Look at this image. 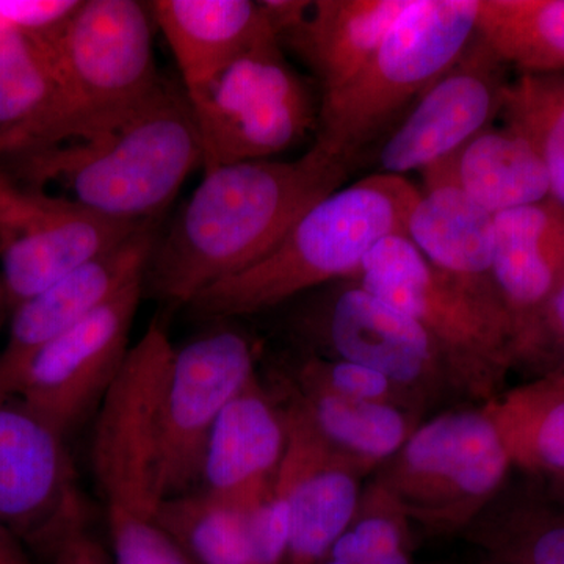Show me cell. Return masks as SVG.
<instances>
[{
    "instance_id": "obj_1",
    "label": "cell",
    "mask_w": 564,
    "mask_h": 564,
    "mask_svg": "<svg viewBox=\"0 0 564 564\" xmlns=\"http://www.w3.org/2000/svg\"><path fill=\"white\" fill-rule=\"evenodd\" d=\"M350 170L314 143L295 161L239 162L204 173L155 245L144 295L191 306L215 282L269 256L307 210L343 187Z\"/></svg>"
},
{
    "instance_id": "obj_2",
    "label": "cell",
    "mask_w": 564,
    "mask_h": 564,
    "mask_svg": "<svg viewBox=\"0 0 564 564\" xmlns=\"http://www.w3.org/2000/svg\"><path fill=\"white\" fill-rule=\"evenodd\" d=\"M28 185H61L70 199L124 221H154L203 169L187 93L163 79L150 98L106 128L11 155Z\"/></svg>"
},
{
    "instance_id": "obj_3",
    "label": "cell",
    "mask_w": 564,
    "mask_h": 564,
    "mask_svg": "<svg viewBox=\"0 0 564 564\" xmlns=\"http://www.w3.org/2000/svg\"><path fill=\"white\" fill-rule=\"evenodd\" d=\"M421 196L406 177L383 172L340 187L307 210L262 261L215 282L188 310L206 321H236L350 280L381 240L406 237L408 220Z\"/></svg>"
},
{
    "instance_id": "obj_4",
    "label": "cell",
    "mask_w": 564,
    "mask_h": 564,
    "mask_svg": "<svg viewBox=\"0 0 564 564\" xmlns=\"http://www.w3.org/2000/svg\"><path fill=\"white\" fill-rule=\"evenodd\" d=\"M352 280L429 333L456 391L485 403L503 392L514 369V332L494 282L436 269L404 236L381 240Z\"/></svg>"
},
{
    "instance_id": "obj_5",
    "label": "cell",
    "mask_w": 564,
    "mask_h": 564,
    "mask_svg": "<svg viewBox=\"0 0 564 564\" xmlns=\"http://www.w3.org/2000/svg\"><path fill=\"white\" fill-rule=\"evenodd\" d=\"M477 18L478 0H411L366 65L322 96L314 143L351 165L454 65Z\"/></svg>"
},
{
    "instance_id": "obj_6",
    "label": "cell",
    "mask_w": 564,
    "mask_h": 564,
    "mask_svg": "<svg viewBox=\"0 0 564 564\" xmlns=\"http://www.w3.org/2000/svg\"><path fill=\"white\" fill-rule=\"evenodd\" d=\"M151 20L148 7L135 0H80L69 20L47 35L62 98L32 150L106 128L161 87Z\"/></svg>"
},
{
    "instance_id": "obj_7",
    "label": "cell",
    "mask_w": 564,
    "mask_h": 564,
    "mask_svg": "<svg viewBox=\"0 0 564 564\" xmlns=\"http://www.w3.org/2000/svg\"><path fill=\"white\" fill-rule=\"evenodd\" d=\"M511 470L499 430L481 404L419 423L377 481L408 521L434 533H458L488 510Z\"/></svg>"
},
{
    "instance_id": "obj_8",
    "label": "cell",
    "mask_w": 564,
    "mask_h": 564,
    "mask_svg": "<svg viewBox=\"0 0 564 564\" xmlns=\"http://www.w3.org/2000/svg\"><path fill=\"white\" fill-rule=\"evenodd\" d=\"M188 101L202 137L204 173L273 159L317 129L318 107L276 36L262 41Z\"/></svg>"
},
{
    "instance_id": "obj_9",
    "label": "cell",
    "mask_w": 564,
    "mask_h": 564,
    "mask_svg": "<svg viewBox=\"0 0 564 564\" xmlns=\"http://www.w3.org/2000/svg\"><path fill=\"white\" fill-rule=\"evenodd\" d=\"M174 347L158 403L163 500L202 488L204 456L225 408L258 375V347L229 318Z\"/></svg>"
},
{
    "instance_id": "obj_10",
    "label": "cell",
    "mask_w": 564,
    "mask_h": 564,
    "mask_svg": "<svg viewBox=\"0 0 564 564\" xmlns=\"http://www.w3.org/2000/svg\"><path fill=\"white\" fill-rule=\"evenodd\" d=\"M318 289L292 300L288 326L299 352L369 367L413 400L452 388L436 344L410 315L355 281Z\"/></svg>"
},
{
    "instance_id": "obj_11",
    "label": "cell",
    "mask_w": 564,
    "mask_h": 564,
    "mask_svg": "<svg viewBox=\"0 0 564 564\" xmlns=\"http://www.w3.org/2000/svg\"><path fill=\"white\" fill-rule=\"evenodd\" d=\"M144 223L107 217L0 172V280L10 310L120 247Z\"/></svg>"
},
{
    "instance_id": "obj_12",
    "label": "cell",
    "mask_w": 564,
    "mask_h": 564,
    "mask_svg": "<svg viewBox=\"0 0 564 564\" xmlns=\"http://www.w3.org/2000/svg\"><path fill=\"white\" fill-rule=\"evenodd\" d=\"M66 434L14 393H0V525L46 556L87 524Z\"/></svg>"
},
{
    "instance_id": "obj_13",
    "label": "cell",
    "mask_w": 564,
    "mask_h": 564,
    "mask_svg": "<svg viewBox=\"0 0 564 564\" xmlns=\"http://www.w3.org/2000/svg\"><path fill=\"white\" fill-rule=\"evenodd\" d=\"M133 282L111 302L39 348L11 393L66 436L99 408L117 381L132 345L133 318L143 293Z\"/></svg>"
},
{
    "instance_id": "obj_14",
    "label": "cell",
    "mask_w": 564,
    "mask_h": 564,
    "mask_svg": "<svg viewBox=\"0 0 564 564\" xmlns=\"http://www.w3.org/2000/svg\"><path fill=\"white\" fill-rule=\"evenodd\" d=\"M507 68L475 33L454 65L414 102L381 147L380 172L429 169L458 151L502 111Z\"/></svg>"
},
{
    "instance_id": "obj_15",
    "label": "cell",
    "mask_w": 564,
    "mask_h": 564,
    "mask_svg": "<svg viewBox=\"0 0 564 564\" xmlns=\"http://www.w3.org/2000/svg\"><path fill=\"white\" fill-rule=\"evenodd\" d=\"M159 239L155 221L144 223L120 247L18 304L10 313L9 334L0 348V393H11L22 367L39 348L96 313L133 282L144 280Z\"/></svg>"
},
{
    "instance_id": "obj_16",
    "label": "cell",
    "mask_w": 564,
    "mask_h": 564,
    "mask_svg": "<svg viewBox=\"0 0 564 564\" xmlns=\"http://www.w3.org/2000/svg\"><path fill=\"white\" fill-rule=\"evenodd\" d=\"M91 473L102 500L113 564H193L162 525L158 452L150 434H104L91 444Z\"/></svg>"
},
{
    "instance_id": "obj_17",
    "label": "cell",
    "mask_w": 564,
    "mask_h": 564,
    "mask_svg": "<svg viewBox=\"0 0 564 564\" xmlns=\"http://www.w3.org/2000/svg\"><path fill=\"white\" fill-rule=\"evenodd\" d=\"M282 408L288 415L289 445L276 481L291 513L285 564H318L355 518L367 470L334 452Z\"/></svg>"
},
{
    "instance_id": "obj_18",
    "label": "cell",
    "mask_w": 564,
    "mask_h": 564,
    "mask_svg": "<svg viewBox=\"0 0 564 564\" xmlns=\"http://www.w3.org/2000/svg\"><path fill=\"white\" fill-rule=\"evenodd\" d=\"M288 445L284 408L256 375L215 423L202 489L240 510L251 507L273 488Z\"/></svg>"
},
{
    "instance_id": "obj_19",
    "label": "cell",
    "mask_w": 564,
    "mask_h": 564,
    "mask_svg": "<svg viewBox=\"0 0 564 564\" xmlns=\"http://www.w3.org/2000/svg\"><path fill=\"white\" fill-rule=\"evenodd\" d=\"M492 281L510 314L516 356L564 281V207L552 198L496 215Z\"/></svg>"
},
{
    "instance_id": "obj_20",
    "label": "cell",
    "mask_w": 564,
    "mask_h": 564,
    "mask_svg": "<svg viewBox=\"0 0 564 564\" xmlns=\"http://www.w3.org/2000/svg\"><path fill=\"white\" fill-rule=\"evenodd\" d=\"M148 10L169 43L188 98L276 36L261 2L251 0H154Z\"/></svg>"
},
{
    "instance_id": "obj_21",
    "label": "cell",
    "mask_w": 564,
    "mask_h": 564,
    "mask_svg": "<svg viewBox=\"0 0 564 564\" xmlns=\"http://www.w3.org/2000/svg\"><path fill=\"white\" fill-rule=\"evenodd\" d=\"M423 174L426 191L411 212L408 239L436 269L466 281L494 282L496 215L456 184L447 158Z\"/></svg>"
},
{
    "instance_id": "obj_22",
    "label": "cell",
    "mask_w": 564,
    "mask_h": 564,
    "mask_svg": "<svg viewBox=\"0 0 564 564\" xmlns=\"http://www.w3.org/2000/svg\"><path fill=\"white\" fill-rule=\"evenodd\" d=\"M410 2L315 0L304 20L280 43L289 44L311 66L323 95H328L366 65Z\"/></svg>"
},
{
    "instance_id": "obj_23",
    "label": "cell",
    "mask_w": 564,
    "mask_h": 564,
    "mask_svg": "<svg viewBox=\"0 0 564 564\" xmlns=\"http://www.w3.org/2000/svg\"><path fill=\"white\" fill-rule=\"evenodd\" d=\"M280 383V402L318 440L367 473L388 463L419 425L413 410L399 404L344 399L284 373Z\"/></svg>"
},
{
    "instance_id": "obj_24",
    "label": "cell",
    "mask_w": 564,
    "mask_h": 564,
    "mask_svg": "<svg viewBox=\"0 0 564 564\" xmlns=\"http://www.w3.org/2000/svg\"><path fill=\"white\" fill-rule=\"evenodd\" d=\"M62 79L50 36L0 29V155L32 150L57 113Z\"/></svg>"
},
{
    "instance_id": "obj_25",
    "label": "cell",
    "mask_w": 564,
    "mask_h": 564,
    "mask_svg": "<svg viewBox=\"0 0 564 564\" xmlns=\"http://www.w3.org/2000/svg\"><path fill=\"white\" fill-rule=\"evenodd\" d=\"M447 159L456 184L492 215L551 198L543 162L507 126H489Z\"/></svg>"
},
{
    "instance_id": "obj_26",
    "label": "cell",
    "mask_w": 564,
    "mask_h": 564,
    "mask_svg": "<svg viewBox=\"0 0 564 564\" xmlns=\"http://www.w3.org/2000/svg\"><path fill=\"white\" fill-rule=\"evenodd\" d=\"M527 477V475H525ZM473 529L481 555L500 564H564V507L541 478L499 494Z\"/></svg>"
},
{
    "instance_id": "obj_27",
    "label": "cell",
    "mask_w": 564,
    "mask_h": 564,
    "mask_svg": "<svg viewBox=\"0 0 564 564\" xmlns=\"http://www.w3.org/2000/svg\"><path fill=\"white\" fill-rule=\"evenodd\" d=\"M502 437L513 469L527 477L564 475V389L534 378L484 403Z\"/></svg>"
},
{
    "instance_id": "obj_28",
    "label": "cell",
    "mask_w": 564,
    "mask_h": 564,
    "mask_svg": "<svg viewBox=\"0 0 564 564\" xmlns=\"http://www.w3.org/2000/svg\"><path fill=\"white\" fill-rule=\"evenodd\" d=\"M477 35L519 74L564 73V0H478Z\"/></svg>"
},
{
    "instance_id": "obj_29",
    "label": "cell",
    "mask_w": 564,
    "mask_h": 564,
    "mask_svg": "<svg viewBox=\"0 0 564 564\" xmlns=\"http://www.w3.org/2000/svg\"><path fill=\"white\" fill-rule=\"evenodd\" d=\"M159 516L193 564H251L240 508L199 488L163 500Z\"/></svg>"
},
{
    "instance_id": "obj_30",
    "label": "cell",
    "mask_w": 564,
    "mask_h": 564,
    "mask_svg": "<svg viewBox=\"0 0 564 564\" xmlns=\"http://www.w3.org/2000/svg\"><path fill=\"white\" fill-rule=\"evenodd\" d=\"M500 115L536 152L551 198L564 207V73L519 74L508 85Z\"/></svg>"
},
{
    "instance_id": "obj_31",
    "label": "cell",
    "mask_w": 564,
    "mask_h": 564,
    "mask_svg": "<svg viewBox=\"0 0 564 564\" xmlns=\"http://www.w3.org/2000/svg\"><path fill=\"white\" fill-rule=\"evenodd\" d=\"M318 564H414L410 521L378 481Z\"/></svg>"
},
{
    "instance_id": "obj_32",
    "label": "cell",
    "mask_w": 564,
    "mask_h": 564,
    "mask_svg": "<svg viewBox=\"0 0 564 564\" xmlns=\"http://www.w3.org/2000/svg\"><path fill=\"white\" fill-rule=\"evenodd\" d=\"M293 359H295L293 366L284 367L282 373L296 383L322 389L344 399L393 403L403 408L415 402L406 392L397 388L389 378L375 372L369 367L340 361V359L303 355V352H299Z\"/></svg>"
},
{
    "instance_id": "obj_33",
    "label": "cell",
    "mask_w": 564,
    "mask_h": 564,
    "mask_svg": "<svg viewBox=\"0 0 564 564\" xmlns=\"http://www.w3.org/2000/svg\"><path fill=\"white\" fill-rule=\"evenodd\" d=\"M242 511L251 564L288 563L291 513L278 481L261 500Z\"/></svg>"
},
{
    "instance_id": "obj_34",
    "label": "cell",
    "mask_w": 564,
    "mask_h": 564,
    "mask_svg": "<svg viewBox=\"0 0 564 564\" xmlns=\"http://www.w3.org/2000/svg\"><path fill=\"white\" fill-rule=\"evenodd\" d=\"M514 369L530 370L533 380L564 369V281L516 356Z\"/></svg>"
},
{
    "instance_id": "obj_35",
    "label": "cell",
    "mask_w": 564,
    "mask_h": 564,
    "mask_svg": "<svg viewBox=\"0 0 564 564\" xmlns=\"http://www.w3.org/2000/svg\"><path fill=\"white\" fill-rule=\"evenodd\" d=\"M79 6L80 0H0V29L47 36Z\"/></svg>"
},
{
    "instance_id": "obj_36",
    "label": "cell",
    "mask_w": 564,
    "mask_h": 564,
    "mask_svg": "<svg viewBox=\"0 0 564 564\" xmlns=\"http://www.w3.org/2000/svg\"><path fill=\"white\" fill-rule=\"evenodd\" d=\"M46 558L50 564H113L110 552L90 532L88 522L63 536Z\"/></svg>"
},
{
    "instance_id": "obj_37",
    "label": "cell",
    "mask_w": 564,
    "mask_h": 564,
    "mask_svg": "<svg viewBox=\"0 0 564 564\" xmlns=\"http://www.w3.org/2000/svg\"><path fill=\"white\" fill-rule=\"evenodd\" d=\"M0 564H32L25 545L0 525Z\"/></svg>"
},
{
    "instance_id": "obj_38",
    "label": "cell",
    "mask_w": 564,
    "mask_h": 564,
    "mask_svg": "<svg viewBox=\"0 0 564 564\" xmlns=\"http://www.w3.org/2000/svg\"><path fill=\"white\" fill-rule=\"evenodd\" d=\"M544 485L556 502L562 503L564 507V475L562 477L549 478V480H544Z\"/></svg>"
},
{
    "instance_id": "obj_39",
    "label": "cell",
    "mask_w": 564,
    "mask_h": 564,
    "mask_svg": "<svg viewBox=\"0 0 564 564\" xmlns=\"http://www.w3.org/2000/svg\"><path fill=\"white\" fill-rule=\"evenodd\" d=\"M10 313L9 299H7L6 289H3L2 280H0V332H2L3 325L9 322Z\"/></svg>"
},
{
    "instance_id": "obj_40",
    "label": "cell",
    "mask_w": 564,
    "mask_h": 564,
    "mask_svg": "<svg viewBox=\"0 0 564 564\" xmlns=\"http://www.w3.org/2000/svg\"><path fill=\"white\" fill-rule=\"evenodd\" d=\"M543 378L564 389V369L556 370V372L547 375V377Z\"/></svg>"
},
{
    "instance_id": "obj_41",
    "label": "cell",
    "mask_w": 564,
    "mask_h": 564,
    "mask_svg": "<svg viewBox=\"0 0 564 564\" xmlns=\"http://www.w3.org/2000/svg\"><path fill=\"white\" fill-rule=\"evenodd\" d=\"M480 564H500V563L496 562V560L488 558V556L481 555Z\"/></svg>"
}]
</instances>
